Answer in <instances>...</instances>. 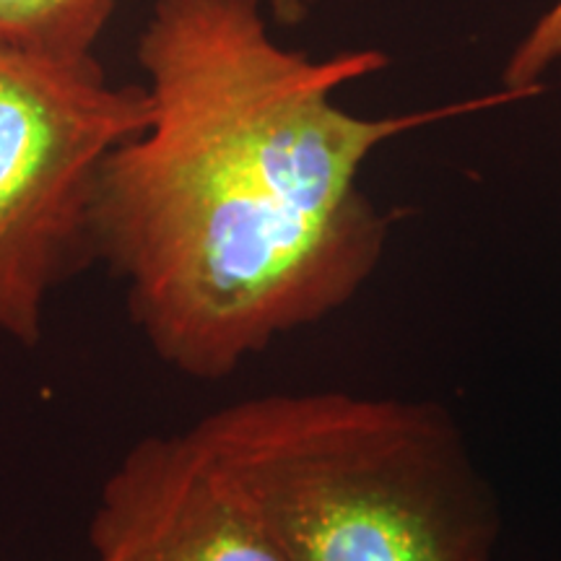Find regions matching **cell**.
<instances>
[{"label": "cell", "mask_w": 561, "mask_h": 561, "mask_svg": "<svg viewBox=\"0 0 561 561\" xmlns=\"http://www.w3.org/2000/svg\"><path fill=\"white\" fill-rule=\"evenodd\" d=\"M138 62L151 121L104 161L94 250L125 284L153 354L201 382L331 318L369 284L392 216L359 174L380 146L541 94L500 87L354 115L335 94L388 68V55L289 50L261 0H153Z\"/></svg>", "instance_id": "obj_1"}, {"label": "cell", "mask_w": 561, "mask_h": 561, "mask_svg": "<svg viewBox=\"0 0 561 561\" xmlns=\"http://www.w3.org/2000/svg\"><path fill=\"white\" fill-rule=\"evenodd\" d=\"M191 432L284 561H494L500 507L437 401L273 392Z\"/></svg>", "instance_id": "obj_2"}, {"label": "cell", "mask_w": 561, "mask_h": 561, "mask_svg": "<svg viewBox=\"0 0 561 561\" xmlns=\"http://www.w3.org/2000/svg\"><path fill=\"white\" fill-rule=\"evenodd\" d=\"M151 121L94 55L0 47V335L37 346L53 294L96 257L104 161Z\"/></svg>", "instance_id": "obj_3"}, {"label": "cell", "mask_w": 561, "mask_h": 561, "mask_svg": "<svg viewBox=\"0 0 561 561\" xmlns=\"http://www.w3.org/2000/svg\"><path fill=\"white\" fill-rule=\"evenodd\" d=\"M91 561H284L271 533L193 432L136 442L104 481Z\"/></svg>", "instance_id": "obj_4"}, {"label": "cell", "mask_w": 561, "mask_h": 561, "mask_svg": "<svg viewBox=\"0 0 561 561\" xmlns=\"http://www.w3.org/2000/svg\"><path fill=\"white\" fill-rule=\"evenodd\" d=\"M117 0H0V47L87 58Z\"/></svg>", "instance_id": "obj_5"}, {"label": "cell", "mask_w": 561, "mask_h": 561, "mask_svg": "<svg viewBox=\"0 0 561 561\" xmlns=\"http://www.w3.org/2000/svg\"><path fill=\"white\" fill-rule=\"evenodd\" d=\"M561 60V0L551 5L517 42L502 73L507 89H541L543 76Z\"/></svg>", "instance_id": "obj_6"}, {"label": "cell", "mask_w": 561, "mask_h": 561, "mask_svg": "<svg viewBox=\"0 0 561 561\" xmlns=\"http://www.w3.org/2000/svg\"><path fill=\"white\" fill-rule=\"evenodd\" d=\"M273 24L297 26L310 16L314 0H261Z\"/></svg>", "instance_id": "obj_7"}]
</instances>
